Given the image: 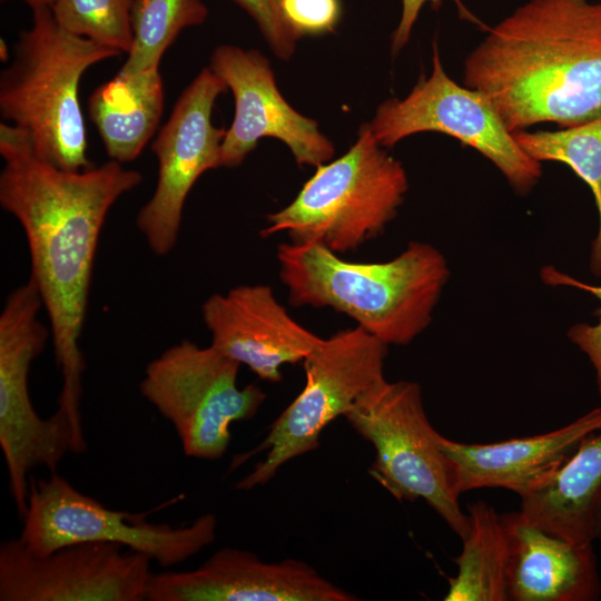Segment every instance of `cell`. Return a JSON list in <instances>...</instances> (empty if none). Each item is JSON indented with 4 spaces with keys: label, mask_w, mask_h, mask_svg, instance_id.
<instances>
[{
    "label": "cell",
    "mask_w": 601,
    "mask_h": 601,
    "mask_svg": "<svg viewBox=\"0 0 601 601\" xmlns=\"http://www.w3.org/2000/svg\"><path fill=\"white\" fill-rule=\"evenodd\" d=\"M227 89L209 67L178 97L167 122L151 144L158 162L157 184L136 217L138 230L157 256L176 246L186 198L198 178L220 167L226 129L213 125L217 97Z\"/></svg>",
    "instance_id": "7c38bea8"
},
{
    "label": "cell",
    "mask_w": 601,
    "mask_h": 601,
    "mask_svg": "<svg viewBox=\"0 0 601 601\" xmlns=\"http://www.w3.org/2000/svg\"><path fill=\"white\" fill-rule=\"evenodd\" d=\"M240 364L211 344L184 339L148 363L140 394L174 426L185 455L218 460L234 422L253 418L266 400L256 384L238 387Z\"/></svg>",
    "instance_id": "ba28073f"
},
{
    "label": "cell",
    "mask_w": 601,
    "mask_h": 601,
    "mask_svg": "<svg viewBox=\"0 0 601 601\" xmlns=\"http://www.w3.org/2000/svg\"><path fill=\"white\" fill-rule=\"evenodd\" d=\"M600 484L601 430L583 440L546 485L522 497L520 511L553 534L590 543L591 504Z\"/></svg>",
    "instance_id": "ffe728a7"
},
{
    "label": "cell",
    "mask_w": 601,
    "mask_h": 601,
    "mask_svg": "<svg viewBox=\"0 0 601 601\" xmlns=\"http://www.w3.org/2000/svg\"><path fill=\"white\" fill-rule=\"evenodd\" d=\"M469 529L455 559L459 571L449 580L445 601H508V544L502 521L492 505L467 506Z\"/></svg>",
    "instance_id": "44dd1931"
},
{
    "label": "cell",
    "mask_w": 601,
    "mask_h": 601,
    "mask_svg": "<svg viewBox=\"0 0 601 601\" xmlns=\"http://www.w3.org/2000/svg\"><path fill=\"white\" fill-rule=\"evenodd\" d=\"M408 187L402 162L363 124L344 155L317 166L287 206L267 215L260 236L284 233L294 244H319L339 255L354 252L382 235Z\"/></svg>",
    "instance_id": "5b68a950"
},
{
    "label": "cell",
    "mask_w": 601,
    "mask_h": 601,
    "mask_svg": "<svg viewBox=\"0 0 601 601\" xmlns=\"http://www.w3.org/2000/svg\"><path fill=\"white\" fill-rule=\"evenodd\" d=\"M442 0H402V13L392 36L391 52L397 55L408 42L414 24L426 3L437 6ZM460 6V0H453Z\"/></svg>",
    "instance_id": "83f0119b"
},
{
    "label": "cell",
    "mask_w": 601,
    "mask_h": 601,
    "mask_svg": "<svg viewBox=\"0 0 601 601\" xmlns=\"http://www.w3.org/2000/svg\"><path fill=\"white\" fill-rule=\"evenodd\" d=\"M135 0H55L50 10L66 31L128 53L132 46Z\"/></svg>",
    "instance_id": "cb8c5ba5"
},
{
    "label": "cell",
    "mask_w": 601,
    "mask_h": 601,
    "mask_svg": "<svg viewBox=\"0 0 601 601\" xmlns=\"http://www.w3.org/2000/svg\"><path fill=\"white\" fill-rule=\"evenodd\" d=\"M387 345L359 326L338 331L303 361L305 385L272 424L264 441L234 456L229 471L253 455L265 457L237 484L248 491L266 484L288 461L316 450L324 427L383 382Z\"/></svg>",
    "instance_id": "52a82bcc"
},
{
    "label": "cell",
    "mask_w": 601,
    "mask_h": 601,
    "mask_svg": "<svg viewBox=\"0 0 601 601\" xmlns=\"http://www.w3.org/2000/svg\"><path fill=\"white\" fill-rule=\"evenodd\" d=\"M601 430V407L556 430L486 444H466L441 436L460 494L500 487L521 499L546 485L590 434Z\"/></svg>",
    "instance_id": "e0dca14e"
},
{
    "label": "cell",
    "mask_w": 601,
    "mask_h": 601,
    "mask_svg": "<svg viewBox=\"0 0 601 601\" xmlns=\"http://www.w3.org/2000/svg\"><path fill=\"white\" fill-rule=\"evenodd\" d=\"M368 125L384 148L426 131L456 138L490 160L519 195L529 194L542 177L541 162L523 151L492 102L449 77L436 42L430 76H421L404 99L382 102Z\"/></svg>",
    "instance_id": "8fae6325"
},
{
    "label": "cell",
    "mask_w": 601,
    "mask_h": 601,
    "mask_svg": "<svg viewBox=\"0 0 601 601\" xmlns=\"http://www.w3.org/2000/svg\"><path fill=\"white\" fill-rule=\"evenodd\" d=\"M201 316L213 346L272 383L282 381L283 365L303 362L323 339L297 323L264 284L210 295Z\"/></svg>",
    "instance_id": "2e32d148"
},
{
    "label": "cell",
    "mask_w": 601,
    "mask_h": 601,
    "mask_svg": "<svg viewBox=\"0 0 601 601\" xmlns=\"http://www.w3.org/2000/svg\"><path fill=\"white\" fill-rule=\"evenodd\" d=\"M590 531L594 540H601V484L593 497L590 511Z\"/></svg>",
    "instance_id": "f1b7e54d"
},
{
    "label": "cell",
    "mask_w": 601,
    "mask_h": 601,
    "mask_svg": "<svg viewBox=\"0 0 601 601\" xmlns=\"http://www.w3.org/2000/svg\"><path fill=\"white\" fill-rule=\"evenodd\" d=\"M542 282L550 286H568L588 292L601 300V286H594L559 270L553 265L543 266L540 272ZM566 336L590 361L595 376V385L601 396V308L595 324L577 323Z\"/></svg>",
    "instance_id": "d4e9b609"
},
{
    "label": "cell",
    "mask_w": 601,
    "mask_h": 601,
    "mask_svg": "<svg viewBox=\"0 0 601 601\" xmlns=\"http://www.w3.org/2000/svg\"><path fill=\"white\" fill-rule=\"evenodd\" d=\"M519 146L534 160L566 164L591 189L598 230L591 244L590 269L601 277V114L578 126L559 130L513 132Z\"/></svg>",
    "instance_id": "7402d4cb"
},
{
    "label": "cell",
    "mask_w": 601,
    "mask_h": 601,
    "mask_svg": "<svg viewBox=\"0 0 601 601\" xmlns=\"http://www.w3.org/2000/svg\"><path fill=\"white\" fill-rule=\"evenodd\" d=\"M31 10L51 8L55 0H22Z\"/></svg>",
    "instance_id": "f546056e"
},
{
    "label": "cell",
    "mask_w": 601,
    "mask_h": 601,
    "mask_svg": "<svg viewBox=\"0 0 601 601\" xmlns=\"http://www.w3.org/2000/svg\"><path fill=\"white\" fill-rule=\"evenodd\" d=\"M276 259L289 304L345 314L387 346L407 345L428 327L451 275L442 252L418 240L378 263L290 242L277 246Z\"/></svg>",
    "instance_id": "3957f363"
},
{
    "label": "cell",
    "mask_w": 601,
    "mask_h": 601,
    "mask_svg": "<svg viewBox=\"0 0 601 601\" xmlns=\"http://www.w3.org/2000/svg\"><path fill=\"white\" fill-rule=\"evenodd\" d=\"M282 8L300 37L334 32L343 12L341 0H282Z\"/></svg>",
    "instance_id": "4316f807"
},
{
    "label": "cell",
    "mask_w": 601,
    "mask_h": 601,
    "mask_svg": "<svg viewBox=\"0 0 601 601\" xmlns=\"http://www.w3.org/2000/svg\"><path fill=\"white\" fill-rule=\"evenodd\" d=\"M115 543L82 542L39 555L20 538L0 544V601H142L151 560Z\"/></svg>",
    "instance_id": "4fadbf2b"
},
{
    "label": "cell",
    "mask_w": 601,
    "mask_h": 601,
    "mask_svg": "<svg viewBox=\"0 0 601 601\" xmlns=\"http://www.w3.org/2000/svg\"><path fill=\"white\" fill-rule=\"evenodd\" d=\"M41 307L39 290L29 278L8 295L0 315V447L21 518L28 506L29 472L37 466L56 472L67 452L76 451L68 417L56 410L42 418L29 393L31 364L42 353L50 332L38 319Z\"/></svg>",
    "instance_id": "9c48e42d"
},
{
    "label": "cell",
    "mask_w": 601,
    "mask_h": 601,
    "mask_svg": "<svg viewBox=\"0 0 601 601\" xmlns=\"http://www.w3.org/2000/svg\"><path fill=\"white\" fill-rule=\"evenodd\" d=\"M119 55L63 30L50 8L32 10L31 24L0 75L2 120L21 129L35 152L55 166L91 167L79 85L90 67Z\"/></svg>",
    "instance_id": "277c9868"
},
{
    "label": "cell",
    "mask_w": 601,
    "mask_h": 601,
    "mask_svg": "<svg viewBox=\"0 0 601 601\" xmlns=\"http://www.w3.org/2000/svg\"><path fill=\"white\" fill-rule=\"evenodd\" d=\"M508 601H594L601 593L593 542L553 534L521 511L502 514Z\"/></svg>",
    "instance_id": "ac0fdd59"
},
{
    "label": "cell",
    "mask_w": 601,
    "mask_h": 601,
    "mask_svg": "<svg viewBox=\"0 0 601 601\" xmlns=\"http://www.w3.org/2000/svg\"><path fill=\"white\" fill-rule=\"evenodd\" d=\"M209 68L234 96L235 112L221 144L220 167L243 164L262 138L283 141L298 166L317 167L332 159L333 142L318 122L295 110L278 90L268 59L256 49L217 47Z\"/></svg>",
    "instance_id": "5bb4252c"
},
{
    "label": "cell",
    "mask_w": 601,
    "mask_h": 601,
    "mask_svg": "<svg viewBox=\"0 0 601 601\" xmlns=\"http://www.w3.org/2000/svg\"><path fill=\"white\" fill-rule=\"evenodd\" d=\"M0 205L21 225L31 274L50 322L62 387L57 410L73 430L78 449L87 446L81 424L85 371L79 339L99 236L112 205L142 176L109 159L82 170H66L40 158L27 135L1 121Z\"/></svg>",
    "instance_id": "6da1fadb"
},
{
    "label": "cell",
    "mask_w": 601,
    "mask_h": 601,
    "mask_svg": "<svg viewBox=\"0 0 601 601\" xmlns=\"http://www.w3.org/2000/svg\"><path fill=\"white\" fill-rule=\"evenodd\" d=\"M246 11L278 59H289L302 38L288 23L282 0H231Z\"/></svg>",
    "instance_id": "484cf974"
},
{
    "label": "cell",
    "mask_w": 601,
    "mask_h": 601,
    "mask_svg": "<svg viewBox=\"0 0 601 601\" xmlns=\"http://www.w3.org/2000/svg\"><path fill=\"white\" fill-rule=\"evenodd\" d=\"M164 99L159 67L119 71L91 92L88 114L110 159L124 164L140 155L157 130Z\"/></svg>",
    "instance_id": "d6986e66"
},
{
    "label": "cell",
    "mask_w": 601,
    "mask_h": 601,
    "mask_svg": "<svg viewBox=\"0 0 601 601\" xmlns=\"http://www.w3.org/2000/svg\"><path fill=\"white\" fill-rule=\"evenodd\" d=\"M20 540L35 554L82 542H107L171 568L198 554L216 539L217 519L207 513L191 524L152 523L142 515L112 510L51 472L31 479Z\"/></svg>",
    "instance_id": "30bf717a"
},
{
    "label": "cell",
    "mask_w": 601,
    "mask_h": 601,
    "mask_svg": "<svg viewBox=\"0 0 601 601\" xmlns=\"http://www.w3.org/2000/svg\"><path fill=\"white\" fill-rule=\"evenodd\" d=\"M147 601H355L308 563L267 562L248 550L221 548L199 566L152 573Z\"/></svg>",
    "instance_id": "9a60e30c"
},
{
    "label": "cell",
    "mask_w": 601,
    "mask_h": 601,
    "mask_svg": "<svg viewBox=\"0 0 601 601\" xmlns=\"http://www.w3.org/2000/svg\"><path fill=\"white\" fill-rule=\"evenodd\" d=\"M511 132L568 128L601 114V1L529 0L492 27L464 60Z\"/></svg>",
    "instance_id": "7a4b0ae2"
},
{
    "label": "cell",
    "mask_w": 601,
    "mask_h": 601,
    "mask_svg": "<svg viewBox=\"0 0 601 601\" xmlns=\"http://www.w3.org/2000/svg\"><path fill=\"white\" fill-rule=\"evenodd\" d=\"M208 16L203 0H135L131 11L132 46L120 72L159 67V62L186 28L201 24Z\"/></svg>",
    "instance_id": "603a6c76"
},
{
    "label": "cell",
    "mask_w": 601,
    "mask_h": 601,
    "mask_svg": "<svg viewBox=\"0 0 601 601\" xmlns=\"http://www.w3.org/2000/svg\"><path fill=\"white\" fill-rule=\"evenodd\" d=\"M375 449L370 475L397 501H425L463 539L469 529L453 467L431 424L417 382L384 380L344 415Z\"/></svg>",
    "instance_id": "8992f818"
}]
</instances>
